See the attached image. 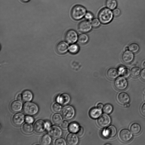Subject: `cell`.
I'll return each instance as SVG.
<instances>
[{
    "label": "cell",
    "instance_id": "6da1fadb",
    "mask_svg": "<svg viewBox=\"0 0 145 145\" xmlns=\"http://www.w3.org/2000/svg\"><path fill=\"white\" fill-rule=\"evenodd\" d=\"M114 17L112 10L106 7L102 8L98 14V18L103 24H107L110 22Z\"/></svg>",
    "mask_w": 145,
    "mask_h": 145
},
{
    "label": "cell",
    "instance_id": "7a4b0ae2",
    "mask_svg": "<svg viewBox=\"0 0 145 145\" xmlns=\"http://www.w3.org/2000/svg\"><path fill=\"white\" fill-rule=\"evenodd\" d=\"M87 12L85 7L81 5H76L71 10V16L74 20H79L84 18Z\"/></svg>",
    "mask_w": 145,
    "mask_h": 145
},
{
    "label": "cell",
    "instance_id": "3957f363",
    "mask_svg": "<svg viewBox=\"0 0 145 145\" xmlns=\"http://www.w3.org/2000/svg\"><path fill=\"white\" fill-rule=\"evenodd\" d=\"M39 111L38 106L34 103L27 102L23 105V112L27 115L30 116L35 115L38 113Z\"/></svg>",
    "mask_w": 145,
    "mask_h": 145
},
{
    "label": "cell",
    "instance_id": "277c9868",
    "mask_svg": "<svg viewBox=\"0 0 145 145\" xmlns=\"http://www.w3.org/2000/svg\"><path fill=\"white\" fill-rule=\"evenodd\" d=\"M62 114L64 118L67 120L72 119L75 115V110L71 106L67 105L64 106L62 109Z\"/></svg>",
    "mask_w": 145,
    "mask_h": 145
},
{
    "label": "cell",
    "instance_id": "5b68a950",
    "mask_svg": "<svg viewBox=\"0 0 145 145\" xmlns=\"http://www.w3.org/2000/svg\"><path fill=\"white\" fill-rule=\"evenodd\" d=\"M114 85L116 89L122 91L127 88L128 83L126 78L121 76L116 78L114 82Z\"/></svg>",
    "mask_w": 145,
    "mask_h": 145
},
{
    "label": "cell",
    "instance_id": "8992f818",
    "mask_svg": "<svg viewBox=\"0 0 145 145\" xmlns=\"http://www.w3.org/2000/svg\"><path fill=\"white\" fill-rule=\"evenodd\" d=\"M77 32L74 30L70 29L67 31L65 36V39L69 43L72 44L76 42L78 40Z\"/></svg>",
    "mask_w": 145,
    "mask_h": 145
},
{
    "label": "cell",
    "instance_id": "52a82bcc",
    "mask_svg": "<svg viewBox=\"0 0 145 145\" xmlns=\"http://www.w3.org/2000/svg\"><path fill=\"white\" fill-rule=\"evenodd\" d=\"M120 140L123 142L126 143L130 141L132 138V133L127 129L121 130L119 134Z\"/></svg>",
    "mask_w": 145,
    "mask_h": 145
},
{
    "label": "cell",
    "instance_id": "ba28073f",
    "mask_svg": "<svg viewBox=\"0 0 145 145\" xmlns=\"http://www.w3.org/2000/svg\"><path fill=\"white\" fill-rule=\"evenodd\" d=\"M111 122L110 117L107 114L105 113L101 115L97 120V123L99 125L103 128L108 127Z\"/></svg>",
    "mask_w": 145,
    "mask_h": 145
},
{
    "label": "cell",
    "instance_id": "9c48e42d",
    "mask_svg": "<svg viewBox=\"0 0 145 145\" xmlns=\"http://www.w3.org/2000/svg\"><path fill=\"white\" fill-rule=\"evenodd\" d=\"M49 134L52 137L57 138L60 137L62 135V131L61 128L56 125H53L48 129Z\"/></svg>",
    "mask_w": 145,
    "mask_h": 145
},
{
    "label": "cell",
    "instance_id": "30bf717a",
    "mask_svg": "<svg viewBox=\"0 0 145 145\" xmlns=\"http://www.w3.org/2000/svg\"><path fill=\"white\" fill-rule=\"evenodd\" d=\"M92 26L89 21L86 20L80 22L78 26V30L84 33H87L90 31L92 29Z\"/></svg>",
    "mask_w": 145,
    "mask_h": 145
},
{
    "label": "cell",
    "instance_id": "8fae6325",
    "mask_svg": "<svg viewBox=\"0 0 145 145\" xmlns=\"http://www.w3.org/2000/svg\"><path fill=\"white\" fill-rule=\"evenodd\" d=\"M103 135L107 138H113L116 135L117 130L114 125H111L103 131Z\"/></svg>",
    "mask_w": 145,
    "mask_h": 145
},
{
    "label": "cell",
    "instance_id": "7c38bea8",
    "mask_svg": "<svg viewBox=\"0 0 145 145\" xmlns=\"http://www.w3.org/2000/svg\"><path fill=\"white\" fill-rule=\"evenodd\" d=\"M133 53L129 50H126L125 51L122 56L123 61L126 64H129L131 63L134 58Z\"/></svg>",
    "mask_w": 145,
    "mask_h": 145
},
{
    "label": "cell",
    "instance_id": "4fadbf2b",
    "mask_svg": "<svg viewBox=\"0 0 145 145\" xmlns=\"http://www.w3.org/2000/svg\"><path fill=\"white\" fill-rule=\"evenodd\" d=\"M34 127L35 131L37 133H42L46 129V122L42 120H38L35 123Z\"/></svg>",
    "mask_w": 145,
    "mask_h": 145
},
{
    "label": "cell",
    "instance_id": "5bb4252c",
    "mask_svg": "<svg viewBox=\"0 0 145 145\" xmlns=\"http://www.w3.org/2000/svg\"><path fill=\"white\" fill-rule=\"evenodd\" d=\"M25 116L24 114L21 113L15 114L13 117L12 121L13 123L16 126L21 125L24 122Z\"/></svg>",
    "mask_w": 145,
    "mask_h": 145
},
{
    "label": "cell",
    "instance_id": "9a60e30c",
    "mask_svg": "<svg viewBox=\"0 0 145 145\" xmlns=\"http://www.w3.org/2000/svg\"><path fill=\"white\" fill-rule=\"evenodd\" d=\"M71 101V97L68 94L63 93L57 97V101L59 103L65 105L68 104Z\"/></svg>",
    "mask_w": 145,
    "mask_h": 145
},
{
    "label": "cell",
    "instance_id": "2e32d148",
    "mask_svg": "<svg viewBox=\"0 0 145 145\" xmlns=\"http://www.w3.org/2000/svg\"><path fill=\"white\" fill-rule=\"evenodd\" d=\"M69 46L67 43L64 41L59 42L56 46L57 52L60 54L66 53L69 50Z\"/></svg>",
    "mask_w": 145,
    "mask_h": 145
},
{
    "label": "cell",
    "instance_id": "e0dca14e",
    "mask_svg": "<svg viewBox=\"0 0 145 145\" xmlns=\"http://www.w3.org/2000/svg\"><path fill=\"white\" fill-rule=\"evenodd\" d=\"M118 100L120 104L125 105L129 103L130 101V98L128 94L123 92L119 94Z\"/></svg>",
    "mask_w": 145,
    "mask_h": 145
},
{
    "label": "cell",
    "instance_id": "ac0fdd59",
    "mask_svg": "<svg viewBox=\"0 0 145 145\" xmlns=\"http://www.w3.org/2000/svg\"><path fill=\"white\" fill-rule=\"evenodd\" d=\"M22 103L20 101H15L13 102L10 105V108L12 111L17 112L20 111L22 108Z\"/></svg>",
    "mask_w": 145,
    "mask_h": 145
},
{
    "label": "cell",
    "instance_id": "d6986e66",
    "mask_svg": "<svg viewBox=\"0 0 145 145\" xmlns=\"http://www.w3.org/2000/svg\"><path fill=\"white\" fill-rule=\"evenodd\" d=\"M67 142L70 145H76L78 142V138L75 134L71 133L69 134L66 138Z\"/></svg>",
    "mask_w": 145,
    "mask_h": 145
},
{
    "label": "cell",
    "instance_id": "ffe728a7",
    "mask_svg": "<svg viewBox=\"0 0 145 145\" xmlns=\"http://www.w3.org/2000/svg\"><path fill=\"white\" fill-rule=\"evenodd\" d=\"M119 75L118 70L114 68H110L107 72V77L110 79L114 80L117 78Z\"/></svg>",
    "mask_w": 145,
    "mask_h": 145
},
{
    "label": "cell",
    "instance_id": "44dd1931",
    "mask_svg": "<svg viewBox=\"0 0 145 145\" xmlns=\"http://www.w3.org/2000/svg\"><path fill=\"white\" fill-rule=\"evenodd\" d=\"M118 71L119 74L120 75L126 78H128L131 75V71L128 68L123 66L119 67Z\"/></svg>",
    "mask_w": 145,
    "mask_h": 145
},
{
    "label": "cell",
    "instance_id": "7402d4cb",
    "mask_svg": "<svg viewBox=\"0 0 145 145\" xmlns=\"http://www.w3.org/2000/svg\"><path fill=\"white\" fill-rule=\"evenodd\" d=\"M101 109L97 108H91L89 112V115L90 117L94 119L99 118L102 113Z\"/></svg>",
    "mask_w": 145,
    "mask_h": 145
},
{
    "label": "cell",
    "instance_id": "603a6c76",
    "mask_svg": "<svg viewBox=\"0 0 145 145\" xmlns=\"http://www.w3.org/2000/svg\"><path fill=\"white\" fill-rule=\"evenodd\" d=\"M22 100L25 102L31 101L33 99V95L32 92L30 90L24 91L22 94Z\"/></svg>",
    "mask_w": 145,
    "mask_h": 145
},
{
    "label": "cell",
    "instance_id": "cb8c5ba5",
    "mask_svg": "<svg viewBox=\"0 0 145 145\" xmlns=\"http://www.w3.org/2000/svg\"><path fill=\"white\" fill-rule=\"evenodd\" d=\"M130 129L132 134L137 135L139 134L140 132L141 127L139 124L135 123L131 125Z\"/></svg>",
    "mask_w": 145,
    "mask_h": 145
},
{
    "label": "cell",
    "instance_id": "d4e9b609",
    "mask_svg": "<svg viewBox=\"0 0 145 145\" xmlns=\"http://www.w3.org/2000/svg\"><path fill=\"white\" fill-rule=\"evenodd\" d=\"M80 127L79 124L76 122L71 123L68 126L69 131L72 133H77L79 131Z\"/></svg>",
    "mask_w": 145,
    "mask_h": 145
},
{
    "label": "cell",
    "instance_id": "484cf974",
    "mask_svg": "<svg viewBox=\"0 0 145 145\" xmlns=\"http://www.w3.org/2000/svg\"><path fill=\"white\" fill-rule=\"evenodd\" d=\"M105 5L106 7L112 10L116 8L117 3L116 0H106Z\"/></svg>",
    "mask_w": 145,
    "mask_h": 145
},
{
    "label": "cell",
    "instance_id": "4316f807",
    "mask_svg": "<svg viewBox=\"0 0 145 145\" xmlns=\"http://www.w3.org/2000/svg\"><path fill=\"white\" fill-rule=\"evenodd\" d=\"M22 130L25 133L29 134L31 133L33 130V125L30 123H26L22 126Z\"/></svg>",
    "mask_w": 145,
    "mask_h": 145
},
{
    "label": "cell",
    "instance_id": "83f0119b",
    "mask_svg": "<svg viewBox=\"0 0 145 145\" xmlns=\"http://www.w3.org/2000/svg\"><path fill=\"white\" fill-rule=\"evenodd\" d=\"M48 134H45L43 135L41 139V144L44 145L50 144L52 142V138Z\"/></svg>",
    "mask_w": 145,
    "mask_h": 145
},
{
    "label": "cell",
    "instance_id": "f1b7e54d",
    "mask_svg": "<svg viewBox=\"0 0 145 145\" xmlns=\"http://www.w3.org/2000/svg\"><path fill=\"white\" fill-rule=\"evenodd\" d=\"M63 118L61 115L59 114H56L52 117V121L55 124L59 125L62 121Z\"/></svg>",
    "mask_w": 145,
    "mask_h": 145
},
{
    "label": "cell",
    "instance_id": "f546056e",
    "mask_svg": "<svg viewBox=\"0 0 145 145\" xmlns=\"http://www.w3.org/2000/svg\"><path fill=\"white\" fill-rule=\"evenodd\" d=\"M88 36L85 33L80 34L78 37V42L81 44H84L86 43L88 41Z\"/></svg>",
    "mask_w": 145,
    "mask_h": 145
},
{
    "label": "cell",
    "instance_id": "4dcf8cb0",
    "mask_svg": "<svg viewBox=\"0 0 145 145\" xmlns=\"http://www.w3.org/2000/svg\"><path fill=\"white\" fill-rule=\"evenodd\" d=\"M68 50L70 53L75 54L78 52L79 50V47L77 44H72L69 47Z\"/></svg>",
    "mask_w": 145,
    "mask_h": 145
},
{
    "label": "cell",
    "instance_id": "1f68e13d",
    "mask_svg": "<svg viewBox=\"0 0 145 145\" xmlns=\"http://www.w3.org/2000/svg\"><path fill=\"white\" fill-rule=\"evenodd\" d=\"M131 75L133 77H137L141 72V69L138 67H135L132 68L131 70Z\"/></svg>",
    "mask_w": 145,
    "mask_h": 145
},
{
    "label": "cell",
    "instance_id": "d6a6232c",
    "mask_svg": "<svg viewBox=\"0 0 145 145\" xmlns=\"http://www.w3.org/2000/svg\"><path fill=\"white\" fill-rule=\"evenodd\" d=\"M129 50L134 53L137 52L139 50V45L135 43L130 44L128 47Z\"/></svg>",
    "mask_w": 145,
    "mask_h": 145
},
{
    "label": "cell",
    "instance_id": "836d02e7",
    "mask_svg": "<svg viewBox=\"0 0 145 145\" xmlns=\"http://www.w3.org/2000/svg\"><path fill=\"white\" fill-rule=\"evenodd\" d=\"M113 110V107L110 104H107L105 105L103 108V112L106 114H108L111 113Z\"/></svg>",
    "mask_w": 145,
    "mask_h": 145
},
{
    "label": "cell",
    "instance_id": "e575fe53",
    "mask_svg": "<svg viewBox=\"0 0 145 145\" xmlns=\"http://www.w3.org/2000/svg\"><path fill=\"white\" fill-rule=\"evenodd\" d=\"M91 23L92 27L97 28L99 27L101 23L98 18H94L91 21Z\"/></svg>",
    "mask_w": 145,
    "mask_h": 145
},
{
    "label": "cell",
    "instance_id": "d590c367",
    "mask_svg": "<svg viewBox=\"0 0 145 145\" xmlns=\"http://www.w3.org/2000/svg\"><path fill=\"white\" fill-rule=\"evenodd\" d=\"M62 106L59 103H56L54 104L52 106L53 110L56 112H60L62 110Z\"/></svg>",
    "mask_w": 145,
    "mask_h": 145
},
{
    "label": "cell",
    "instance_id": "8d00e7d4",
    "mask_svg": "<svg viewBox=\"0 0 145 145\" xmlns=\"http://www.w3.org/2000/svg\"><path fill=\"white\" fill-rule=\"evenodd\" d=\"M84 18L86 20L90 21H91L94 18V16L91 12L89 11H87Z\"/></svg>",
    "mask_w": 145,
    "mask_h": 145
},
{
    "label": "cell",
    "instance_id": "74e56055",
    "mask_svg": "<svg viewBox=\"0 0 145 145\" xmlns=\"http://www.w3.org/2000/svg\"><path fill=\"white\" fill-rule=\"evenodd\" d=\"M55 144L56 145H66V143L64 139L59 138L55 141Z\"/></svg>",
    "mask_w": 145,
    "mask_h": 145
},
{
    "label": "cell",
    "instance_id": "f35d334b",
    "mask_svg": "<svg viewBox=\"0 0 145 145\" xmlns=\"http://www.w3.org/2000/svg\"><path fill=\"white\" fill-rule=\"evenodd\" d=\"M114 17H117L119 16L121 14V11L120 9L116 8L112 10Z\"/></svg>",
    "mask_w": 145,
    "mask_h": 145
},
{
    "label": "cell",
    "instance_id": "ab89813d",
    "mask_svg": "<svg viewBox=\"0 0 145 145\" xmlns=\"http://www.w3.org/2000/svg\"><path fill=\"white\" fill-rule=\"evenodd\" d=\"M25 121L27 123H31L34 121V119L33 117L30 116H27L25 117Z\"/></svg>",
    "mask_w": 145,
    "mask_h": 145
},
{
    "label": "cell",
    "instance_id": "60d3db41",
    "mask_svg": "<svg viewBox=\"0 0 145 145\" xmlns=\"http://www.w3.org/2000/svg\"><path fill=\"white\" fill-rule=\"evenodd\" d=\"M69 126L68 122L66 120L64 121L61 123V126L63 129L67 128Z\"/></svg>",
    "mask_w": 145,
    "mask_h": 145
},
{
    "label": "cell",
    "instance_id": "b9f144b4",
    "mask_svg": "<svg viewBox=\"0 0 145 145\" xmlns=\"http://www.w3.org/2000/svg\"><path fill=\"white\" fill-rule=\"evenodd\" d=\"M140 76L141 79L145 81V68L142 69L141 71Z\"/></svg>",
    "mask_w": 145,
    "mask_h": 145
},
{
    "label": "cell",
    "instance_id": "7bdbcfd3",
    "mask_svg": "<svg viewBox=\"0 0 145 145\" xmlns=\"http://www.w3.org/2000/svg\"><path fill=\"white\" fill-rule=\"evenodd\" d=\"M141 111L142 114L145 116V103L142 105L141 108Z\"/></svg>",
    "mask_w": 145,
    "mask_h": 145
},
{
    "label": "cell",
    "instance_id": "ee69618b",
    "mask_svg": "<svg viewBox=\"0 0 145 145\" xmlns=\"http://www.w3.org/2000/svg\"><path fill=\"white\" fill-rule=\"evenodd\" d=\"M83 130L82 127H80L79 131L77 133L79 136H81L83 134Z\"/></svg>",
    "mask_w": 145,
    "mask_h": 145
},
{
    "label": "cell",
    "instance_id": "f6af8a7d",
    "mask_svg": "<svg viewBox=\"0 0 145 145\" xmlns=\"http://www.w3.org/2000/svg\"><path fill=\"white\" fill-rule=\"evenodd\" d=\"M103 107V105L102 103H99L97 105V107L100 109H102Z\"/></svg>",
    "mask_w": 145,
    "mask_h": 145
},
{
    "label": "cell",
    "instance_id": "bcb514c9",
    "mask_svg": "<svg viewBox=\"0 0 145 145\" xmlns=\"http://www.w3.org/2000/svg\"><path fill=\"white\" fill-rule=\"evenodd\" d=\"M17 98L18 100L21 101L22 100V95L19 94L18 95Z\"/></svg>",
    "mask_w": 145,
    "mask_h": 145
},
{
    "label": "cell",
    "instance_id": "7dc6e473",
    "mask_svg": "<svg viewBox=\"0 0 145 145\" xmlns=\"http://www.w3.org/2000/svg\"><path fill=\"white\" fill-rule=\"evenodd\" d=\"M46 129H48L50 127V123L48 122H46Z\"/></svg>",
    "mask_w": 145,
    "mask_h": 145
},
{
    "label": "cell",
    "instance_id": "c3c4849f",
    "mask_svg": "<svg viewBox=\"0 0 145 145\" xmlns=\"http://www.w3.org/2000/svg\"><path fill=\"white\" fill-rule=\"evenodd\" d=\"M22 2L24 3H27L30 0H20Z\"/></svg>",
    "mask_w": 145,
    "mask_h": 145
},
{
    "label": "cell",
    "instance_id": "681fc988",
    "mask_svg": "<svg viewBox=\"0 0 145 145\" xmlns=\"http://www.w3.org/2000/svg\"><path fill=\"white\" fill-rule=\"evenodd\" d=\"M143 67L144 68H145V61H144V62L143 63Z\"/></svg>",
    "mask_w": 145,
    "mask_h": 145
}]
</instances>
